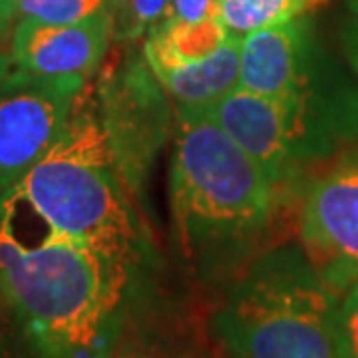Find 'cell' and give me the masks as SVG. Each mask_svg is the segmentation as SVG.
Segmentation results:
<instances>
[{
	"label": "cell",
	"instance_id": "1",
	"mask_svg": "<svg viewBox=\"0 0 358 358\" xmlns=\"http://www.w3.org/2000/svg\"><path fill=\"white\" fill-rule=\"evenodd\" d=\"M131 267L134 255L52 227L24 243L0 211V296L34 358H108Z\"/></svg>",
	"mask_w": 358,
	"mask_h": 358
},
{
	"label": "cell",
	"instance_id": "2",
	"mask_svg": "<svg viewBox=\"0 0 358 358\" xmlns=\"http://www.w3.org/2000/svg\"><path fill=\"white\" fill-rule=\"evenodd\" d=\"M338 303L307 257L277 249L231 285L211 331L231 358H341Z\"/></svg>",
	"mask_w": 358,
	"mask_h": 358
},
{
	"label": "cell",
	"instance_id": "3",
	"mask_svg": "<svg viewBox=\"0 0 358 358\" xmlns=\"http://www.w3.org/2000/svg\"><path fill=\"white\" fill-rule=\"evenodd\" d=\"M171 207L189 253H225L255 237L273 209L275 183L201 112L178 106Z\"/></svg>",
	"mask_w": 358,
	"mask_h": 358
},
{
	"label": "cell",
	"instance_id": "4",
	"mask_svg": "<svg viewBox=\"0 0 358 358\" xmlns=\"http://www.w3.org/2000/svg\"><path fill=\"white\" fill-rule=\"evenodd\" d=\"M126 185L102 120L72 112L60 138L6 193L52 229L134 255Z\"/></svg>",
	"mask_w": 358,
	"mask_h": 358
},
{
	"label": "cell",
	"instance_id": "5",
	"mask_svg": "<svg viewBox=\"0 0 358 358\" xmlns=\"http://www.w3.org/2000/svg\"><path fill=\"white\" fill-rule=\"evenodd\" d=\"M84 78H40L14 68L0 84V195L60 138Z\"/></svg>",
	"mask_w": 358,
	"mask_h": 358
},
{
	"label": "cell",
	"instance_id": "6",
	"mask_svg": "<svg viewBox=\"0 0 358 358\" xmlns=\"http://www.w3.org/2000/svg\"><path fill=\"white\" fill-rule=\"evenodd\" d=\"M301 239L305 257L331 291L358 282V152L345 154L308 187Z\"/></svg>",
	"mask_w": 358,
	"mask_h": 358
},
{
	"label": "cell",
	"instance_id": "7",
	"mask_svg": "<svg viewBox=\"0 0 358 358\" xmlns=\"http://www.w3.org/2000/svg\"><path fill=\"white\" fill-rule=\"evenodd\" d=\"M310 96H263L233 88L207 106H185L211 117L277 185L296 166L308 131Z\"/></svg>",
	"mask_w": 358,
	"mask_h": 358
},
{
	"label": "cell",
	"instance_id": "8",
	"mask_svg": "<svg viewBox=\"0 0 358 358\" xmlns=\"http://www.w3.org/2000/svg\"><path fill=\"white\" fill-rule=\"evenodd\" d=\"M124 68L114 80L103 82L100 120L126 183L138 187L143 171L166 140L169 112L164 88L154 80L145 60Z\"/></svg>",
	"mask_w": 358,
	"mask_h": 358
},
{
	"label": "cell",
	"instance_id": "9",
	"mask_svg": "<svg viewBox=\"0 0 358 358\" xmlns=\"http://www.w3.org/2000/svg\"><path fill=\"white\" fill-rule=\"evenodd\" d=\"M112 14L90 16L74 24H48L22 18L14 28L16 70L40 78H86L102 62L112 36Z\"/></svg>",
	"mask_w": 358,
	"mask_h": 358
},
{
	"label": "cell",
	"instance_id": "10",
	"mask_svg": "<svg viewBox=\"0 0 358 358\" xmlns=\"http://www.w3.org/2000/svg\"><path fill=\"white\" fill-rule=\"evenodd\" d=\"M237 86L263 96H310L307 24L294 18L243 36Z\"/></svg>",
	"mask_w": 358,
	"mask_h": 358
},
{
	"label": "cell",
	"instance_id": "11",
	"mask_svg": "<svg viewBox=\"0 0 358 358\" xmlns=\"http://www.w3.org/2000/svg\"><path fill=\"white\" fill-rule=\"evenodd\" d=\"M143 60L178 106H207L237 88L241 40L229 38L217 52L201 60H181L148 36Z\"/></svg>",
	"mask_w": 358,
	"mask_h": 358
},
{
	"label": "cell",
	"instance_id": "12",
	"mask_svg": "<svg viewBox=\"0 0 358 358\" xmlns=\"http://www.w3.org/2000/svg\"><path fill=\"white\" fill-rule=\"evenodd\" d=\"M317 0H217V18L233 38L299 18Z\"/></svg>",
	"mask_w": 358,
	"mask_h": 358
},
{
	"label": "cell",
	"instance_id": "13",
	"mask_svg": "<svg viewBox=\"0 0 358 358\" xmlns=\"http://www.w3.org/2000/svg\"><path fill=\"white\" fill-rule=\"evenodd\" d=\"M150 38L157 40L181 60H201L217 52L233 36L217 16H209L193 22L167 18L150 32Z\"/></svg>",
	"mask_w": 358,
	"mask_h": 358
},
{
	"label": "cell",
	"instance_id": "14",
	"mask_svg": "<svg viewBox=\"0 0 358 358\" xmlns=\"http://www.w3.org/2000/svg\"><path fill=\"white\" fill-rule=\"evenodd\" d=\"M16 14L48 24H74L110 13L114 0H14Z\"/></svg>",
	"mask_w": 358,
	"mask_h": 358
},
{
	"label": "cell",
	"instance_id": "15",
	"mask_svg": "<svg viewBox=\"0 0 358 358\" xmlns=\"http://www.w3.org/2000/svg\"><path fill=\"white\" fill-rule=\"evenodd\" d=\"M171 0H114L112 32L126 40L140 38L166 18Z\"/></svg>",
	"mask_w": 358,
	"mask_h": 358
},
{
	"label": "cell",
	"instance_id": "16",
	"mask_svg": "<svg viewBox=\"0 0 358 358\" xmlns=\"http://www.w3.org/2000/svg\"><path fill=\"white\" fill-rule=\"evenodd\" d=\"M338 346L341 358H358V282L338 303Z\"/></svg>",
	"mask_w": 358,
	"mask_h": 358
},
{
	"label": "cell",
	"instance_id": "17",
	"mask_svg": "<svg viewBox=\"0 0 358 358\" xmlns=\"http://www.w3.org/2000/svg\"><path fill=\"white\" fill-rule=\"evenodd\" d=\"M209 16H217V0H171L164 20L171 18V20L193 22Z\"/></svg>",
	"mask_w": 358,
	"mask_h": 358
},
{
	"label": "cell",
	"instance_id": "18",
	"mask_svg": "<svg viewBox=\"0 0 358 358\" xmlns=\"http://www.w3.org/2000/svg\"><path fill=\"white\" fill-rule=\"evenodd\" d=\"M14 14H16V6L14 0H0V36L6 32V28L13 22Z\"/></svg>",
	"mask_w": 358,
	"mask_h": 358
},
{
	"label": "cell",
	"instance_id": "19",
	"mask_svg": "<svg viewBox=\"0 0 358 358\" xmlns=\"http://www.w3.org/2000/svg\"><path fill=\"white\" fill-rule=\"evenodd\" d=\"M14 70L13 54H6V52H0V84L8 78V74Z\"/></svg>",
	"mask_w": 358,
	"mask_h": 358
},
{
	"label": "cell",
	"instance_id": "20",
	"mask_svg": "<svg viewBox=\"0 0 358 358\" xmlns=\"http://www.w3.org/2000/svg\"><path fill=\"white\" fill-rule=\"evenodd\" d=\"M348 54H350V62L355 66L358 74V24L352 30V36H350V46H348Z\"/></svg>",
	"mask_w": 358,
	"mask_h": 358
},
{
	"label": "cell",
	"instance_id": "21",
	"mask_svg": "<svg viewBox=\"0 0 358 358\" xmlns=\"http://www.w3.org/2000/svg\"><path fill=\"white\" fill-rule=\"evenodd\" d=\"M108 358H136L131 352H126V350H120V352H115V355H112V357Z\"/></svg>",
	"mask_w": 358,
	"mask_h": 358
},
{
	"label": "cell",
	"instance_id": "22",
	"mask_svg": "<svg viewBox=\"0 0 358 358\" xmlns=\"http://www.w3.org/2000/svg\"><path fill=\"white\" fill-rule=\"evenodd\" d=\"M348 4H350V8H352L355 13H358V0H348Z\"/></svg>",
	"mask_w": 358,
	"mask_h": 358
}]
</instances>
